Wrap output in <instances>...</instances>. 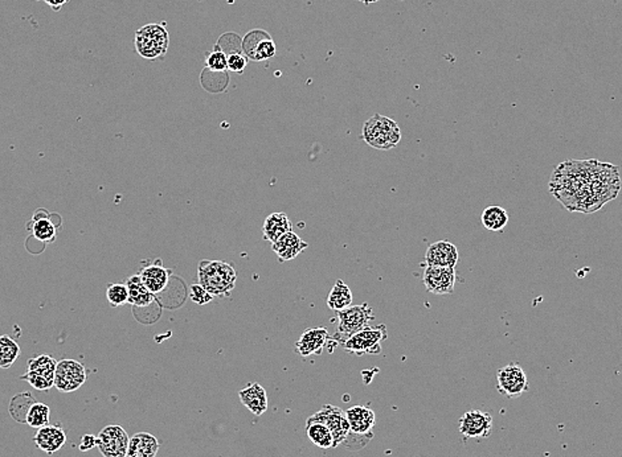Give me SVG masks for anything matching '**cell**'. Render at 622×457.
I'll return each mask as SVG.
<instances>
[{
    "label": "cell",
    "instance_id": "cell-8",
    "mask_svg": "<svg viewBox=\"0 0 622 457\" xmlns=\"http://www.w3.org/2000/svg\"><path fill=\"white\" fill-rule=\"evenodd\" d=\"M57 361L49 354H39L28 359V370L20 379L27 381L34 389L48 391L54 386V373Z\"/></svg>",
    "mask_w": 622,
    "mask_h": 457
},
{
    "label": "cell",
    "instance_id": "cell-12",
    "mask_svg": "<svg viewBox=\"0 0 622 457\" xmlns=\"http://www.w3.org/2000/svg\"><path fill=\"white\" fill-rule=\"evenodd\" d=\"M130 438L121 426L111 424L102 428L97 436V448L104 457H125Z\"/></svg>",
    "mask_w": 622,
    "mask_h": 457
},
{
    "label": "cell",
    "instance_id": "cell-20",
    "mask_svg": "<svg viewBox=\"0 0 622 457\" xmlns=\"http://www.w3.org/2000/svg\"><path fill=\"white\" fill-rule=\"evenodd\" d=\"M241 404L256 416H261L268 410V395L260 384H248L239 391Z\"/></svg>",
    "mask_w": 622,
    "mask_h": 457
},
{
    "label": "cell",
    "instance_id": "cell-16",
    "mask_svg": "<svg viewBox=\"0 0 622 457\" xmlns=\"http://www.w3.org/2000/svg\"><path fill=\"white\" fill-rule=\"evenodd\" d=\"M139 277L144 287L156 296L162 294L163 291L169 287L171 271L163 266L162 260H156L151 265H147L144 267L139 272Z\"/></svg>",
    "mask_w": 622,
    "mask_h": 457
},
{
    "label": "cell",
    "instance_id": "cell-37",
    "mask_svg": "<svg viewBox=\"0 0 622 457\" xmlns=\"http://www.w3.org/2000/svg\"><path fill=\"white\" fill-rule=\"evenodd\" d=\"M44 1L51 9H54V11H59L68 0H44Z\"/></svg>",
    "mask_w": 622,
    "mask_h": 457
},
{
    "label": "cell",
    "instance_id": "cell-5",
    "mask_svg": "<svg viewBox=\"0 0 622 457\" xmlns=\"http://www.w3.org/2000/svg\"><path fill=\"white\" fill-rule=\"evenodd\" d=\"M363 139L372 148L387 151L400 143L401 130L393 119L375 114L363 125Z\"/></svg>",
    "mask_w": 622,
    "mask_h": 457
},
{
    "label": "cell",
    "instance_id": "cell-11",
    "mask_svg": "<svg viewBox=\"0 0 622 457\" xmlns=\"http://www.w3.org/2000/svg\"><path fill=\"white\" fill-rule=\"evenodd\" d=\"M86 382V371L81 362L76 359H61L54 373V387L61 393H72Z\"/></svg>",
    "mask_w": 622,
    "mask_h": 457
},
{
    "label": "cell",
    "instance_id": "cell-30",
    "mask_svg": "<svg viewBox=\"0 0 622 457\" xmlns=\"http://www.w3.org/2000/svg\"><path fill=\"white\" fill-rule=\"evenodd\" d=\"M268 36H271V35L262 29H253L251 32H248L241 41V51L244 52V56L248 60H252L257 45L260 44L262 40Z\"/></svg>",
    "mask_w": 622,
    "mask_h": 457
},
{
    "label": "cell",
    "instance_id": "cell-23",
    "mask_svg": "<svg viewBox=\"0 0 622 457\" xmlns=\"http://www.w3.org/2000/svg\"><path fill=\"white\" fill-rule=\"evenodd\" d=\"M291 221L289 218L288 215L285 213H271L266 217L264 227H262V234H264V240L274 243L277 240H280L282 235L291 232Z\"/></svg>",
    "mask_w": 622,
    "mask_h": 457
},
{
    "label": "cell",
    "instance_id": "cell-10",
    "mask_svg": "<svg viewBox=\"0 0 622 457\" xmlns=\"http://www.w3.org/2000/svg\"><path fill=\"white\" fill-rule=\"evenodd\" d=\"M307 421H321L325 424L326 427L333 433L334 448H338L339 446H342L344 440L347 439V436L350 433V424L347 421L346 411H343L342 409L333 406V404H325L319 411L309 416Z\"/></svg>",
    "mask_w": 622,
    "mask_h": 457
},
{
    "label": "cell",
    "instance_id": "cell-2",
    "mask_svg": "<svg viewBox=\"0 0 622 457\" xmlns=\"http://www.w3.org/2000/svg\"><path fill=\"white\" fill-rule=\"evenodd\" d=\"M198 279L214 297H224L235 289L237 272L224 260H204L199 263Z\"/></svg>",
    "mask_w": 622,
    "mask_h": 457
},
{
    "label": "cell",
    "instance_id": "cell-22",
    "mask_svg": "<svg viewBox=\"0 0 622 457\" xmlns=\"http://www.w3.org/2000/svg\"><path fill=\"white\" fill-rule=\"evenodd\" d=\"M127 289H129V303L136 308H150L156 303V296L151 294L147 288L144 287L139 274L133 275L126 280Z\"/></svg>",
    "mask_w": 622,
    "mask_h": 457
},
{
    "label": "cell",
    "instance_id": "cell-9",
    "mask_svg": "<svg viewBox=\"0 0 622 457\" xmlns=\"http://www.w3.org/2000/svg\"><path fill=\"white\" fill-rule=\"evenodd\" d=\"M496 390L510 399L519 398L528 390V378L518 362H511L498 370Z\"/></svg>",
    "mask_w": 622,
    "mask_h": 457
},
{
    "label": "cell",
    "instance_id": "cell-19",
    "mask_svg": "<svg viewBox=\"0 0 622 457\" xmlns=\"http://www.w3.org/2000/svg\"><path fill=\"white\" fill-rule=\"evenodd\" d=\"M309 243L305 242L301 237L293 232L282 235L280 240L271 243V249L274 254L279 257L280 262H288L297 258L301 252L306 250Z\"/></svg>",
    "mask_w": 622,
    "mask_h": 457
},
{
    "label": "cell",
    "instance_id": "cell-21",
    "mask_svg": "<svg viewBox=\"0 0 622 457\" xmlns=\"http://www.w3.org/2000/svg\"><path fill=\"white\" fill-rule=\"evenodd\" d=\"M159 451V441L149 432H138L130 438L125 457H155Z\"/></svg>",
    "mask_w": 622,
    "mask_h": 457
},
{
    "label": "cell",
    "instance_id": "cell-34",
    "mask_svg": "<svg viewBox=\"0 0 622 457\" xmlns=\"http://www.w3.org/2000/svg\"><path fill=\"white\" fill-rule=\"evenodd\" d=\"M190 297L194 303L199 305H206L214 300V296L208 292L206 288L200 284H192L190 288Z\"/></svg>",
    "mask_w": 622,
    "mask_h": 457
},
{
    "label": "cell",
    "instance_id": "cell-35",
    "mask_svg": "<svg viewBox=\"0 0 622 457\" xmlns=\"http://www.w3.org/2000/svg\"><path fill=\"white\" fill-rule=\"evenodd\" d=\"M248 65V58L241 53H231L228 56V69L231 72L241 73L245 71Z\"/></svg>",
    "mask_w": 622,
    "mask_h": 457
},
{
    "label": "cell",
    "instance_id": "cell-26",
    "mask_svg": "<svg viewBox=\"0 0 622 457\" xmlns=\"http://www.w3.org/2000/svg\"><path fill=\"white\" fill-rule=\"evenodd\" d=\"M483 227L490 232H502L508 224V213L505 207L491 205L487 207L481 215Z\"/></svg>",
    "mask_w": 622,
    "mask_h": 457
},
{
    "label": "cell",
    "instance_id": "cell-32",
    "mask_svg": "<svg viewBox=\"0 0 622 457\" xmlns=\"http://www.w3.org/2000/svg\"><path fill=\"white\" fill-rule=\"evenodd\" d=\"M206 66H207V71H211V72H226L228 69V56H226V52H223L219 46L215 45V49L208 54Z\"/></svg>",
    "mask_w": 622,
    "mask_h": 457
},
{
    "label": "cell",
    "instance_id": "cell-27",
    "mask_svg": "<svg viewBox=\"0 0 622 457\" xmlns=\"http://www.w3.org/2000/svg\"><path fill=\"white\" fill-rule=\"evenodd\" d=\"M20 353L18 342L7 334L0 336V369H9L15 364Z\"/></svg>",
    "mask_w": 622,
    "mask_h": 457
},
{
    "label": "cell",
    "instance_id": "cell-24",
    "mask_svg": "<svg viewBox=\"0 0 622 457\" xmlns=\"http://www.w3.org/2000/svg\"><path fill=\"white\" fill-rule=\"evenodd\" d=\"M352 302H353V297H352L351 289L343 280L338 279L335 282L334 287L331 288L328 297H327V307L331 311L339 312V311L351 307Z\"/></svg>",
    "mask_w": 622,
    "mask_h": 457
},
{
    "label": "cell",
    "instance_id": "cell-4",
    "mask_svg": "<svg viewBox=\"0 0 622 457\" xmlns=\"http://www.w3.org/2000/svg\"><path fill=\"white\" fill-rule=\"evenodd\" d=\"M346 416L350 424V433L342 446L351 451L364 448L373 438L375 413L366 406H352L346 410Z\"/></svg>",
    "mask_w": 622,
    "mask_h": 457
},
{
    "label": "cell",
    "instance_id": "cell-1",
    "mask_svg": "<svg viewBox=\"0 0 622 457\" xmlns=\"http://www.w3.org/2000/svg\"><path fill=\"white\" fill-rule=\"evenodd\" d=\"M621 188L618 170L597 160H571L553 170L551 193L569 212L593 213L617 197Z\"/></svg>",
    "mask_w": 622,
    "mask_h": 457
},
{
    "label": "cell",
    "instance_id": "cell-15",
    "mask_svg": "<svg viewBox=\"0 0 622 457\" xmlns=\"http://www.w3.org/2000/svg\"><path fill=\"white\" fill-rule=\"evenodd\" d=\"M460 254L456 245L449 241H438L428 247L425 252V262L428 266L436 267H456L458 263Z\"/></svg>",
    "mask_w": 622,
    "mask_h": 457
},
{
    "label": "cell",
    "instance_id": "cell-18",
    "mask_svg": "<svg viewBox=\"0 0 622 457\" xmlns=\"http://www.w3.org/2000/svg\"><path fill=\"white\" fill-rule=\"evenodd\" d=\"M34 441L40 451L46 452L48 455H54L65 446L66 433L64 428L59 426H46L37 430L36 435L34 436Z\"/></svg>",
    "mask_w": 622,
    "mask_h": 457
},
{
    "label": "cell",
    "instance_id": "cell-7",
    "mask_svg": "<svg viewBox=\"0 0 622 457\" xmlns=\"http://www.w3.org/2000/svg\"><path fill=\"white\" fill-rule=\"evenodd\" d=\"M388 332L386 324H379L372 328L367 327L361 332L355 333L348 340L343 342V349L352 356L379 354L381 353V342L387 340Z\"/></svg>",
    "mask_w": 622,
    "mask_h": 457
},
{
    "label": "cell",
    "instance_id": "cell-38",
    "mask_svg": "<svg viewBox=\"0 0 622 457\" xmlns=\"http://www.w3.org/2000/svg\"><path fill=\"white\" fill-rule=\"evenodd\" d=\"M361 1L364 6H370V4H373V3H378L380 0H359Z\"/></svg>",
    "mask_w": 622,
    "mask_h": 457
},
{
    "label": "cell",
    "instance_id": "cell-14",
    "mask_svg": "<svg viewBox=\"0 0 622 457\" xmlns=\"http://www.w3.org/2000/svg\"><path fill=\"white\" fill-rule=\"evenodd\" d=\"M456 280H457V275H456V269L453 267L426 266L423 277L425 288L434 295L453 294Z\"/></svg>",
    "mask_w": 622,
    "mask_h": 457
},
{
    "label": "cell",
    "instance_id": "cell-13",
    "mask_svg": "<svg viewBox=\"0 0 622 457\" xmlns=\"http://www.w3.org/2000/svg\"><path fill=\"white\" fill-rule=\"evenodd\" d=\"M493 431V416L482 410H470L460 419V432L465 439H485Z\"/></svg>",
    "mask_w": 622,
    "mask_h": 457
},
{
    "label": "cell",
    "instance_id": "cell-17",
    "mask_svg": "<svg viewBox=\"0 0 622 457\" xmlns=\"http://www.w3.org/2000/svg\"><path fill=\"white\" fill-rule=\"evenodd\" d=\"M330 334L325 328H310L296 342V351L301 357L319 356L325 349Z\"/></svg>",
    "mask_w": 622,
    "mask_h": 457
},
{
    "label": "cell",
    "instance_id": "cell-33",
    "mask_svg": "<svg viewBox=\"0 0 622 457\" xmlns=\"http://www.w3.org/2000/svg\"><path fill=\"white\" fill-rule=\"evenodd\" d=\"M277 53V46L276 43L273 41L271 36L265 37L260 44L257 45L254 54H253V61H265V60H271V57H274Z\"/></svg>",
    "mask_w": 622,
    "mask_h": 457
},
{
    "label": "cell",
    "instance_id": "cell-25",
    "mask_svg": "<svg viewBox=\"0 0 622 457\" xmlns=\"http://www.w3.org/2000/svg\"><path fill=\"white\" fill-rule=\"evenodd\" d=\"M306 433L309 440L322 449L334 448V438L330 430L321 421H306Z\"/></svg>",
    "mask_w": 622,
    "mask_h": 457
},
{
    "label": "cell",
    "instance_id": "cell-31",
    "mask_svg": "<svg viewBox=\"0 0 622 457\" xmlns=\"http://www.w3.org/2000/svg\"><path fill=\"white\" fill-rule=\"evenodd\" d=\"M106 299L113 308H118L129 303V289L126 284L113 283L106 288Z\"/></svg>",
    "mask_w": 622,
    "mask_h": 457
},
{
    "label": "cell",
    "instance_id": "cell-36",
    "mask_svg": "<svg viewBox=\"0 0 622 457\" xmlns=\"http://www.w3.org/2000/svg\"><path fill=\"white\" fill-rule=\"evenodd\" d=\"M94 447H97V438L94 435H91V433L84 435L81 438V441H80V446H79L80 451L81 452H88V451H91Z\"/></svg>",
    "mask_w": 622,
    "mask_h": 457
},
{
    "label": "cell",
    "instance_id": "cell-3",
    "mask_svg": "<svg viewBox=\"0 0 622 457\" xmlns=\"http://www.w3.org/2000/svg\"><path fill=\"white\" fill-rule=\"evenodd\" d=\"M338 319V329L333 337H328L327 345L328 350L331 345H342L355 333L361 332L364 328L370 327V323L375 320L373 309L367 303L361 305H351L343 311L336 312Z\"/></svg>",
    "mask_w": 622,
    "mask_h": 457
},
{
    "label": "cell",
    "instance_id": "cell-29",
    "mask_svg": "<svg viewBox=\"0 0 622 457\" xmlns=\"http://www.w3.org/2000/svg\"><path fill=\"white\" fill-rule=\"evenodd\" d=\"M32 235L40 242H54L57 229L48 217H40V218H35L32 224Z\"/></svg>",
    "mask_w": 622,
    "mask_h": 457
},
{
    "label": "cell",
    "instance_id": "cell-6",
    "mask_svg": "<svg viewBox=\"0 0 622 457\" xmlns=\"http://www.w3.org/2000/svg\"><path fill=\"white\" fill-rule=\"evenodd\" d=\"M136 49L146 60L162 58L167 53L170 44V35L161 24H147L136 32Z\"/></svg>",
    "mask_w": 622,
    "mask_h": 457
},
{
    "label": "cell",
    "instance_id": "cell-28",
    "mask_svg": "<svg viewBox=\"0 0 622 457\" xmlns=\"http://www.w3.org/2000/svg\"><path fill=\"white\" fill-rule=\"evenodd\" d=\"M49 416H51L49 406L35 402L28 410L26 423L29 427L39 430V428L49 426Z\"/></svg>",
    "mask_w": 622,
    "mask_h": 457
}]
</instances>
